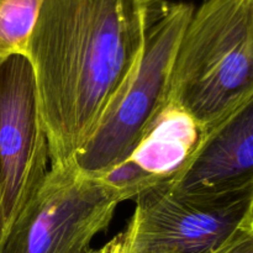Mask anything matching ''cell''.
I'll return each instance as SVG.
<instances>
[{
	"label": "cell",
	"instance_id": "1",
	"mask_svg": "<svg viewBox=\"0 0 253 253\" xmlns=\"http://www.w3.org/2000/svg\"><path fill=\"white\" fill-rule=\"evenodd\" d=\"M150 22L146 0H43L26 57L49 167L69 165L132 77Z\"/></svg>",
	"mask_w": 253,
	"mask_h": 253
},
{
	"label": "cell",
	"instance_id": "2",
	"mask_svg": "<svg viewBox=\"0 0 253 253\" xmlns=\"http://www.w3.org/2000/svg\"><path fill=\"white\" fill-rule=\"evenodd\" d=\"M169 100L203 132L253 100V0H204L175 52Z\"/></svg>",
	"mask_w": 253,
	"mask_h": 253
},
{
	"label": "cell",
	"instance_id": "3",
	"mask_svg": "<svg viewBox=\"0 0 253 253\" xmlns=\"http://www.w3.org/2000/svg\"><path fill=\"white\" fill-rule=\"evenodd\" d=\"M195 7L162 1L148 22L142 56L96 130L76 156L81 172L99 177L128 158L169 100L175 52Z\"/></svg>",
	"mask_w": 253,
	"mask_h": 253
},
{
	"label": "cell",
	"instance_id": "4",
	"mask_svg": "<svg viewBox=\"0 0 253 253\" xmlns=\"http://www.w3.org/2000/svg\"><path fill=\"white\" fill-rule=\"evenodd\" d=\"M124 195L73 162L49 167L10 229L1 253H84L113 221Z\"/></svg>",
	"mask_w": 253,
	"mask_h": 253
},
{
	"label": "cell",
	"instance_id": "5",
	"mask_svg": "<svg viewBox=\"0 0 253 253\" xmlns=\"http://www.w3.org/2000/svg\"><path fill=\"white\" fill-rule=\"evenodd\" d=\"M49 166L34 71L14 54L0 61V249Z\"/></svg>",
	"mask_w": 253,
	"mask_h": 253
},
{
	"label": "cell",
	"instance_id": "6",
	"mask_svg": "<svg viewBox=\"0 0 253 253\" xmlns=\"http://www.w3.org/2000/svg\"><path fill=\"white\" fill-rule=\"evenodd\" d=\"M128 221V253H216L253 226V193L215 200L175 194L165 183L138 195Z\"/></svg>",
	"mask_w": 253,
	"mask_h": 253
},
{
	"label": "cell",
	"instance_id": "7",
	"mask_svg": "<svg viewBox=\"0 0 253 253\" xmlns=\"http://www.w3.org/2000/svg\"><path fill=\"white\" fill-rule=\"evenodd\" d=\"M165 184L202 200L253 193V100L205 131L187 165Z\"/></svg>",
	"mask_w": 253,
	"mask_h": 253
},
{
	"label": "cell",
	"instance_id": "8",
	"mask_svg": "<svg viewBox=\"0 0 253 253\" xmlns=\"http://www.w3.org/2000/svg\"><path fill=\"white\" fill-rule=\"evenodd\" d=\"M203 133L197 121L184 109L168 100L128 160L162 184L187 165L200 145Z\"/></svg>",
	"mask_w": 253,
	"mask_h": 253
},
{
	"label": "cell",
	"instance_id": "9",
	"mask_svg": "<svg viewBox=\"0 0 253 253\" xmlns=\"http://www.w3.org/2000/svg\"><path fill=\"white\" fill-rule=\"evenodd\" d=\"M43 0H0V61L26 56L32 30Z\"/></svg>",
	"mask_w": 253,
	"mask_h": 253
},
{
	"label": "cell",
	"instance_id": "10",
	"mask_svg": "<svg viewBox=\"0 0 253 253\" xmlns=\"http://www.w3.org/2000/svg\"><path fill=\"white\" fill-rule=\"evenodd\" d=\"M216 253H253V226L240 230Z\"/></svg>",
	"mask_w": 253,
	"mask_h": 253
},
{
	"label": "cell",
	"instance_id": "11",
	"mask_svg": "<svg viewBox=\"0 0 253 253\" xmlns=\"http://www.w3.org/2000/svg\"><path fill=\"white\" fill-rule=\"evenodd\" d=\"M100 253H128V237L126 230L116 235L100 249Z\"/></svg>",
	"mask_w": 253,
	"mask_h": 253
},
{
	"label": "cell",
	"instance_id": "12",
	"mask_svg": "<svg viewBox=\"0 0 253 253\" xmlns=\"http://www.w3.org/2000/svg\"><path fill=\"white\" fill-rule=\"evenodd\" d=\"M162 1H165V0H146V2H147L148 5L155 4V2H162Z\"/></svg>",
	"mask_w": 253,
	"mask_h": 253
},
{
	"label": "cell",
	"instance_id": "13",
	"mask_svg": "<svg viewBox=\"0 0 253 253\" xmlns=\"http://www.w3.org/2000/svg\"><path fill=\"white\" fill-rule=\"evenodd\" d=\"M84 253H100V250H95V249H89L88 251Z\"/></svg>",
	"mask_w": 253,
	"mask_h": 253
},
{
	"label": "cell",
	"instance_id": "14",
	"mask_svg": "<svg viewBox=\"0 0 253 253\" xmlns=\"http://www.w3.org/2000/svg\"><path fill=\"white\" fill-rule=\"evenodd\" d=\"M0 252H1V249H0Z\"/></svg>",
	"mask_w": 253,
	"mask_h": 253
}]
</instances>
